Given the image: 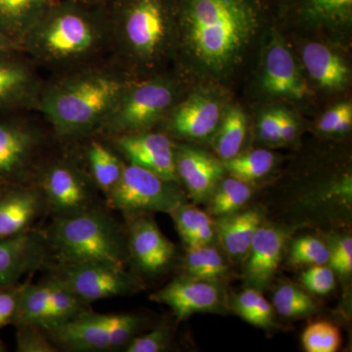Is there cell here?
<instances>
[{
    "label": "cell",
    "mask_w": 352,
    "mask_h": 352,
    "mask_svg": "<svg viewBox=\"0 0 352 352\" xmlns=\"http://www.w3.org/2000/svg\"><path fill=\"white\" fill-rule=\"evenodd\" d=\"M254 73V90L264 100L302 104L314 96L300 60L278 25L264 39Z\"/></svg>",
    "instance_id": "cell-10"
},
{
    "label": "cell",
    "mask_w": 352,
    "mask_h": 352,
    "mask_svg": "<svg viewBox=\"0 0 352 352\" xmlns=\"http://www.w3.org/2000/svg\"><path fill=\"white\" fill-rule=\"evenodd\" d=\"M127 164L178 182L175 139L159 129L105 138ZM179 183V182H178Z\"/></svg>",
    "instance_id": "cell-17"
},
{
    "label": "cell",
    "mask_w": 352,
    "mask_h": 352,
    "mask_svg": "<svg viewBox=\"0 0 352 352\" xmlns=\"http://www.w3.org/2000/svg\"><path fill=\"white\" fill-rule=\"evenodd\" d=\"M57 143L45 122L25 116L0 118V187L34 184Z\"/></svg>",
    "instance_id": "cell-8"
},
{
    "label": "cell",
    "mask_w": 352,
    "mask_h": 352,
    "mask_svg": "<svg viewBox=\"0 0 352 352\" xmlns=\"http://www.w3.org/2000/svg\"><path fill=\"white\" fill-rule=\"evenodd\" d=\"M303 285L316 295H327L335 288V273L331 267L312 265L302 276Z\"/></svg>",
    "instance_id": "cell-40"
},
{
    "label": "cell",
    "mask_w": 352,
    "mask_h": 352,
    "mask_svg": "<svg viewBox=\"0 0 352 352\" xmlns=\"http://www.w3.org/2000/svg\"><path fill=\"white\" fill-rule=\"evenodd\" d=\"M248 131V118L238 104L229 103L217 131L214 148L220 161L226 162L240 154Z\"/></svg>",
    "instance_id": "cell-28"
},
{
    "label": "cell",
    "mask_w": 352,
    "mask_h": 352,
    "mask_svg": "<svg viewBox=\"0 0 352 352\" xmlns=\"http://www.w3.org/2000/svg\"><path fill=\"white\" fill-rule=\"evenodd\" d=\"M278 27L302 38L347 50L352 32V0H280Z\"/></svg>",
    "instance_id": "cell-11"
},
{
    "label": "cell",
    "mask_w": 352,
    "mask_h": 352,
    "mask_svg": "<svg viewBox=\"0 0 352 352\" xmlns=\"http://www.w3.org/2000/svg\"><path fill=\"white\" fill-rule=\"evenodd\" d=\"M281 108H268L261 113L258 122L259 138L270 144H279Z\"/></svg>",
    "instance_id": "cell-41"
},
{
    "label": "cell",
    "mask_w": 352,
    "mask_h": 352,
    "mask_svg": "<svg viewBox=\"0 0 352 352\" xmlns=\"http://www.w3.org/2000/svg\"><path fill=\"white\" fill-rule=\"evenodd\" d=\"M228 89L215 85L189 88L157 129L179 140H203L214 134L228 101Z\"/></svg>",
    "instance_id": "cell-13"
},
{
    "label": "cell",
    "mask_w": 352,
    "mask_h": 352,
    "mask_svg": "<svg viewBox=\"0 0 352 352\" xmlns=\"http://www.w3.org/2000/svg\"><path fill=\"white\" fill-rule=\"evenodd\" d=\"M261 221V214L254 210L222 217L219 235L226 251L232 256H241L249 252Z\"/></svg>",
    "instance_id": "cell-27"
},
{
    "label": "cell",
    "mask_w": 352,
    "mask_h": 352,
    "mask_svg": "<svg viewBox=\"0 0 352 352\" xmlns=\"http://www.w3.org/2000/svg\"><path fill=\"white\" fill-rule=\"evenodd\" d=\"M58 2L59 0H0V31L22 50L30 31Z\"/></svg>",
    "instance_id": "cell-26"
},
{
    "label": "cell",
    "mask_w": 352,
    "mask_h": 352,
    "mask_svg": "<svg viewBox=\"0 0 352 352\" xmlns=\"http://www.w3.org/2000/svg\"><path fill=\"white\" fill-rule=\"evenodd\" d=\"M23 52L38 67L61 73L110 58L107 6L59 2L25 36Z\"/></svg>",
    "instance_id": "cell-3"
},
{
    "label": "cell",
    "mask_w": 352,
    "mask_h": 352,
    "mask_svg": "<svg viewBox=\"0 0 352 352\" xmlns=\"http://www.w3.org/2000/svg\"><path fill=\"white\" fill-rule=\"evenodd\" d=\"M152 302L163 303L173 310L178 320L190 315L210 311L219 307L220 291L212 281L178 277L164 288L150 296Z\"/></svg>",
    "instance_id": "cell-23"
},
{
    "label": "cell",
    "mask_w": 352,
    "mask_h": 352,
    "mask_svg": "<svg viewBox=\"0 0 352 352\" xmlns=\"http://www.w3.org/2000/svg\"><path fill=\"white\" fill-rule=\"evenodd\" d=\"M105 203L124 217L153 212L170 214L184 205L185 200L179 183L126 163L119 183Z\"/></svg>",
    "instance_id": "cell-12"
},
{
    "label": "cell",
    "mask_w": 352,
    "mask_h": 352,
    "mask_svg": "<svg viewBox=\"0 0 352 352\" xmlns=\"http://www.w3.org/2000/svg\"><path fill=\"white\" fill-rule=\"evenodd\" d=\"M302 344L308 352H335L340 344L339 329L329 322L311 324L302 335Z\"/></svg>",
    "instance_id": "cell-34"
},
{
    "label": "cell",
    "mask_w": 352,
    "mask_h": 352,
    "mask_svg": "<svg viewBox=\"0 0 352 352\" xmlns=\"http://www.w3.org/2000/svg\"><path fill=\"white\" fill-rule=\"evenodd\" d=\"M224 170L241 182L250 183L261 179L272 170L275 164L273 153L264 149L252 150L222 162Z\"/></svg>",
    "instance_id": "cell-30"
},
{
    "label": "cell",
    "mask_w": 352,
    "mask_h": 352,
    "mask_svg": "<svg viewBox=\"0 0 352 352\" xmlns=\"http://www.w3.org/2000/svg\"><path fill=\"white\" fill-rule=\"evenodd\" d=\"M44 80L23 51L0 54V113L38 110Z\"/></svg>",
    "instance_id": "cell-18"
},
{
    "label": "cell",
    "mask_w": 352,
    "mask_h": 352,
    "mask_svg": "<svg viewBox=\"0 0 352 352\" xmlns=\"http://www.w3.org/2000/svg\"><path fill=\"white\" fill-rule=\"evenodd\" d=\"M273 310L270 303L265 300L263 295L258 298V305H256V310L252 315L250 323L258 327H268L272 324Z\"/></svg>",
    "instance_id": "cell-45"
},
{
    "label": "cell",
    "mask_w": 352,
    "mask_h": 352,
    "mask_svg": "<svg viewBox=\"0 0 352 352\" xmlns=\"http://www.w3.org/2000/svg\"><path fill=\"white\" fill-rule=\"evenodd\" d=\"M76 143L88 173L106 201L119 183L126 162L101 136H89Z\"/></svg>",
    "instance_id": "cell-24"
},
{
    "label": "cell",
    "mask_w": 352,
    "mask_h": 352,
    "mask_svg": "<svg viewBox=\"0 0 352 352\" xmlns=\"http://www.w3.org/2000/svg\"><path fill=\"white\" fill-rule=\"evenodd\" d=\"M330 258V251L320 240L311 236L296 240L292 247L289 261L298 265H323Z\"/></svg>",
    "instance_id": "cell-35"
},
{
    "label": "cell",
    "mask_w": 352,
    "mask_h": 352,
    "mask_svg": "<svg viewBox=\"0 0 352 352\" xmlns=\"http://www.w3.org/2000/svg\"><path fill=\"white\" fill-rule=\"evenodd\" d=\"M110 59L134 80L171 69L173 0H112L107 6Z\"/></svg>",
    "instance_id": "cell-4"
},
{
    "label": "cell",
    "mask_w": 352,
    "mask_h": 352,
    "mask_svg": "<svg viewBox=\"0 0 352 352\" xmlns=\"http://www.w3.org/2000/svg\"><path fill=\"white\" fill-rule=\"evenodd\" d=\"M145 322L131 314L85 312L74 320L43 331L59 351H122Z\"/></svg>",
    "instance_id": "cell-9"
},
{
    "label": "cell",
    "mask_w": 352,
    "mask_h": 352,
    "mask_svg": "<svg viewBox=\"0 0 352 352\" xmlns=\"http://www.w3.org/2000/svg\"><path fill=\"white\" fill-rule=\"evenodd\" d=\"M82 3L92 6H107L112 0H78Z\"/></svg>",
    "instance_id": "cell-47"
},
{
    "label": "cell",
    "mask_w": 352,
    "mask_h": 352,
    "mask_svg": "<svg viewBox=\"0 0 352 352\" xmlns=\"http://www.w3.org/2000/svg\"><path fill=\"white\" fill-rule=\"evenodd\" d=\"M46 217L45 199L38 185L0 187V240L38 228L36 224Z\"/></svg>",
    "instance_id": "cell-20"
},
{
    "label": "cell",
    "mask_w": 352,
    "mask_h": 352,
    "mask_svg": "<svg viewBox=\"0 0 352 352\" xmlns=\"http://www.w3.org/2000/svg\"><path fill=\"white\" fill-rule=\"evenodd\" d=\"M127 241V264L134 275L160 274L175 258V247L160 230L151 214L124 217ZM139 278V277H138Z\"/></svg>",
    "instance_id": "cell-16"
},
{
    "label": "cell",
    "mask_w": 352,
    "mask_h": 352,
    "mask_svg": "<svg viewBox=\"0 0 352 352\" xmlns=\"http://www.w3.org/2000/svg\"><path fill=\"white\" fill-rule=\"evenodd\" d=\"M7 351V347L6 344L0 340V352H6Z\"/></svg>",
    "instance_id": "cell-48"
},
{
    "label": "cell",
    "mask_w": 352,
    "mask_h": 352,
    "mask_svg": "<svg viewBox=\"0 0 352 352\" xmlns=\"http://www.w3.org/2000/svg\"><path fill=\"white\" fill-rule=\"evenodd\" d=\"M176 175L196 201L210 199L223 176L222 161L194 146L176 143Z\"/></svg>",
    "instance_id": "cell-22"
},
{
    "label": "cell",
    "mask_w": 352,
    "mask_h": 352,
    "mask_svg": "<svg viewBox=\"0 0 352 352\" xmlns=\"http://www.w3.org/2000/svg\"><path fill=\"white\" fill-rule=\"evenodd\" d=\"M331 268L340 275H347L352 270V240L346 237L340 240L330 252Z\"/></svg>",
    "instance_id": "cell-42"
},
{
    "label": "cell",
    "mask_w": 352,
    "mask_h": 352,
    "mask_svg": "<svg viewBox=\"0 0 352 352\" xmlns=\"http://www.w3.org/2000/svg\"><path fill=\"white\" fill-rule=\"evenodd\" d=\"M170 333L166 325L157 326L151 332L136 336L124 347V352H161L170 344Z\"/></svg>",
    "instance_id": "cell-39"
},
{
    "label": "cell",
    "mask_w": 352,
    "mask_h": 352,
    "mask_svg": "<svg viewBox=\"0 0 352 352\" xmlns=\"http://www.w3.org/2000/svg\"><path fill=\"white\" fill-rule=\"evenodd\" d=\"M34 184L43 191L47 217L62 219L106 205L76 143H59L45 157Z\"/></svg>",
    "instance_id": "cell-6"
},
{
    "label": "cell",
    "mask_w": 352,
    "mask_h": 352,
    "mask_svg": "<svg viewBox=\"0 0 352 352\" xmlns=\"http://www.w3.org/2000/svg\"><path fill=\"white\" fill-rule=\"evenodd\" d=\"M12 51H23L18 44L14 43L6 34L0 31V54L1 53L12 52Z\"/></svg>",
    "instance_id": "cell-46"
},
{
    "label": "cell",
    "mask_w": 352,
    "mask_h": 352,
    "mask_svg": "<svg viewBox=\"0 0 352 352\" xmlns=\"http://www.w3.org/2000/svg\"><path fill=\"white\" fill-rule=\"evenodd\" d=\"M63 285L50 276L34 284L30 280L23 294L19 314L14 326L32 324L45 330L57 327L91 310Z\"/></svg>",
    "instance_id": "cell-15"
},
{
    "label": "cell",
    "mask_w": 352,
    "mask_h": 352,
    "mask_svg": "<svg viewBox=\"0 0 352 352\" xmlns=\"http://www.w3.org/2000/svg\"><path fill=\"white\" fill-rule=\"evenodd\" d=\"M300 62L312 88L326 94L346 91L351 80V67L340 48L317 39L302 38Z\"/></svg>",
    "instance_id": "cell-21"
},
{
    "label": "cell",
    "mask_w": 352,
    "mask_h": 352,
    "mask_svg": "<svg viewBox=\"0 0 352 352\" xmlns=\"http://www.w3.org/2000/svg\"><path fill=\"white\" fill-rule=\"evenodd\" d=\"M298 124L293 113L281 108L280 113V138L281 143H291L298 135Z\"/></svg>",
    "instance_id": "cell-44"
},
{
    "label": "cell",
    "mask_w": 352,
    "mask_h": 352,
    "mask_svg": "<svg viewBox=\"0 0 352 352\" xmlns=\"http://www.w3.org/2000/svg\"><path fill=\"white\" fill-rule=\"evenodd\" d=\"M16 327V351L18 352H58L45 333L32 324H18Z\"/></svg>",
    "instance_id": "cell-37"
},
{
    "label": "cell",
    "mask_w": 352,
    "mask_h": 352,
    "mask_svg": "<svg viewBox=\"0 0 352 352\" xmlns=\"http://www.w3.org/2000/svg\"><path fill=\"white\" fill-rule=\"evenodd\" d=\"M50 261V245L43 229L0 240V288L19 283L22 278L43 270Z\"/></svg>",
    "instance_id": "cell-19"
},
{
    "label": "cell",
    "mask_w": 352,
    "mask_h": 352,
    "mask_svg": "<svg viewBox=\"0 0 352 352\" xmlns=\"http://www.w3.org/2000/svg\"><path fill=\"white\" fill-rule=\"evenodd\" d=\"M352 126V104L340 101L328 109L319 120L317 129L324 134H344Z\"/></svg>",
    "instance_id": "cell-36"
},
{
    "label": "cell",
    "mask_w": 352,
    "mask_h": 352,
    "mask_svg": "<svg viewBox=\"0 0 352 352\" xmlns=\"http://www.w3.org/2000/svg\"><path fill=\"white\" fill-rule=\"evenodd\" d=\"M261 295V294L258 289L249 288L242 292L236 300V310L240 316L249 323L254 315V310H256Z\"/></svg>",
    "instance_id": "cell-43"
},
{
    "label": "cell",
    "mask_w": 352,
    "mask_h": 352,
    "mask_svg": "<svg viewBox=\"0 0 352 352\" xmlns=\"http://www.w3.org/2000/svg\"><path fill=\"white\" fill-rule=\"evenodd\" d=\"M32 276V275H31ZM31 276L25 281L0 288V329L15 324L19 314L23 294Z\"/></svg>",
    "instance_id": "cell-38"
},
{
    "label": "cell",
    "mask_w": 352,
    "mask_h": 352,
    "mask_svg": "<svg viewBox=\"0 0 352 352\" xmlns=\"http://www.w3.org/2000/svg\"><path fill=\"white\" fill-rule=\"evenodd\" d=\"M43 270L83 302L131 295L141 289L140 280L126 267L103 263H48Z\"/></svg>",
    "instance_id": "cell-14"
},
{
    "label": "cell",
    "mask_w": 352,
    "mask_h": 352,
    "mask_svg": "<svg viewBox=\"0 0 352 352\" xmlns=\"http://www.w3.org/2000/svg\"><path fill=\"white\" fill-rule=\"evenodd\" d=\"M286 235L270 226H259L250 247L245 274L250 283L265 288L273 279L283 254Z\"/></svg>",
    "instance_id": "cell-25"
},
{
    "label": "cell",
    "mask_w": 352,
    "mask_h": 352,
    "mask_svg": "<svg viewBox=\"0 0 352 352\" xmlns=\"http://www.w3.org/2000/svg\"><path fill=\"white\" fill-rule=\"evenodd\" d=\"M273 305L285 317L303 316L315 310L314 300L302 289L292 285L280 287L273 296Z\"/></svg>",
    "instance_id": "cell-33"
},
{
    "label": "cell",
    "mask_w": 352,
    "mask_h": 352,
    "mask_svg": "<svg viewBox=\"0 0 352 352\" xmlns=\"http://www.w3.org/2000/svg\"><path fill=\"white\" fill-rule=\"evenodd\" d=\"M171 217L180 237L189 248L210 245L214 239V222L210 215L197 208L182 205Z\"/></svg>",
    "instance_id": "cell-29"
},
{
    "label": "cell",
    "mask_w": 352,
    "mask_h": 352,
    "mask_svg": "<svg viewBox=\"0 0 352 352\" xmlns=\"http://www.w3.org/2000/svg\"><path fill=\"white\" fill-rule=\"evenodd\" d=\"M43 230L50 249L48 263H103L127 266L126 227L107 205L75 217H54Z\"/></svg>",
    "instance_id": "cell-5"
},
{
    "label": "cell",
    "mask_w": 352,
    "mask_h": 352,
    "mask_svg": "<svg viewBox=\"0 0 352 352\" xmlns=\"http://www.w3.org/2000/svg\"><path fill=\"white\" fill-rule=\"evenodd\" d=\"M184 268L188 277L212 282L224 276L228 270L219 252L208 245L189 248Z\"/></svg>",
    "instance_id": "cell-31"
},
{
    "label": "cell",
    "mask_w": 352,
    "mask_h": 352,
    "mask_svg": "<svg viewBox=\"0 0 352 352\" xmlns=\"http://www.w3.org/2000/svg\"><path fill=\"white\" fill-rule=\"evenodd\" d=\"M171 69L190 87L227 89L256 66L280 0H173Z\"/></svg>",
    "instance_id": "cell-1"
},
{
    "label": "cell",
    "mask_w": 352,
    "mask_h": 352,
    "mask_svg": "<svg viewBox=\"0 0 352 352\" xmlns=\"http://www.w3.org/2000/svg\"><path fill=\"white\" fill-rule=\"evenodd\" d=\"M190 87L173 69L133 80L96 135L110 138L157 129Z\"/></svg>",
    "instance_id": "cell-7"
},
{
    "label": "cell",
    "mask_w": 352,
    "mask_h": 352,
    "mask_svg": "<svg viewBox=\"0 0 352 352\" xmlns=\"http://www.w3.org/2000/svg\"><path fill=\"white\" fill-rule=\"evenodd\" d=\"M134 80L112 59L61 73L44 80L38 110L59 143L96 135Z\"/></svg>",
    "instance_id": "cell-2"
},
{
    "label": "cell",
    "mask_w": 352,
    "mask_h": 352,
    "mask_svg": "<svg viewBox=\"0 0 352 352\" xmlns=\"http://www.w3.org/2000/svg\"><path fill=\"white\" fill-rule=\"evenodd\" d=\"M252 189L249 184L231 176L222 180L215 188L210 201V212L219 217L235 214L250 200Z\"/></svg>",
    "instance_id": "cell-32"
}]
</instances>
